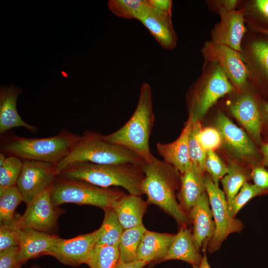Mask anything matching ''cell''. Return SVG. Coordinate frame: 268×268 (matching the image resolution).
<instances>
[{"label": "cell", "instance_id": "obj_35", "mask_svg": "<svg viewBox=\"0 0 268 268\" xmlns=\"http://www.w3.org/2000/svg\"><path fill=\"white\" fill-rule=\"evenodd\" d=\"M205 170L214 184L218 187L219 182L227 173L228 166L213 150L206 151Z\"/></svg>", "mask_w": 268, "mask_h": 268}, {"label": "cell", "instance_id": "obj_43", "mask_svg": "<svg viewBox=\"0 0 268 268\" xmlns=\"http://www.w3.org/2000/svg\"><path fill=\"white\" fill-rule=\"evenodd\" d=\"M148 264L146 262L139 260L128 263L119 262L116 268H142Z\"/></svg>", "mask_w": 268, "mask_h": 268}, {"label": "cell", "instance_id": "obj_11", "mask_svg": "<svg viewBox=\"0 0 268 268\" xmlns=\"http://www.w3.org/2000/svg\"><path fill=\"white\" fill-rule=\"evenodd\" d=\"M56 164L34 160H23L16 187L26 204L51 188L58 177Z\"/></svg>", "mask_w": 268, "mask_h": 268}, {"label": "cell", "instance_id": "obj_27", "mask_svg": "<svg viewBox=\"0 0 268 268\" xmlns=\"http://www.w3.org/2000/svg\"><path fill=\"white\" fill-rule=\"evenodd\" d=\"M146 230L142 224L124 230L118 246L119 262L128 263L136 261L137 249Z\"/></svg>", "mask_w": 268, "mask_h": 268}, {"label": "cell", "instance_id": "obj_17", "mask_svg": "<svg viewBox=\"0 0 268 268\" xmlns=\"http://www.w3.org/2000/svg\"><path fill=\"white\" fill-rule=\"evenodd\" d=\"M19 247L18 261L22 265L29 260L46 255L56 243L59 237L30 228L17 229Z\"/></svg>", "mask_w": 268, "mask_h": 268}, {"label": "cell", "instance_id": "obj_20", "mask_svg": "<svg viewBox=\"0 0 268 268\" xmlns=\"http://www.w3.org/2000/svg\"><path fill=\"white\" fill-rule=\"evenodd\" d=\"M22 92L19 87L12 85L1 86L0 88V134H3L9 130L17 127L26 128L35 132V127L24 122L16 109L18 95Z\"/></svg>", "mask_w": 268, "mask_h": 268}, {"label": "cell", "instance_id": "obj_5", "mask_svg": "<svg viewBox=\"0 0 268 268\" xmlns=\"http://www.w3.org/2000/svg\"><path fill=\"white\" fill-rule=\"evenodd\" d=\"M78 162L99 164L131 163L142 166L145 162L133 152L108 142L104 135L88 130L80 136L69 154L56 165L58 174L67 166Z\"/></svg>", "mask_w": 268, "mask_h": 268}, {"label": "cell", "instance_id": "obj_41", "mask_svg": "<svg viewBox=\"0 0 268 268\" xmlns=\"http://www.w3.org/2000/svg\"><path fill=\"white\" fill-rule=\"evenodd\" d=\"M149 5L156 10L171 13L172 1L171 0H147Z\"/></svg>", "mask_w": 268, "mask_h": 268}, {"label": "cell", "instance_id": "obj_40", "mask_svg": "<svg viewBox=\"0 0 268 268\" xmlns=\"http://www.w3.org/2000/svg\"><path fill=\"white\" fill-rule=\"evenodd\" d=\"M252 12L268 22V0H255L252 2Z\"/></svg>", "mask_w": 268, "mask_h": 268}, {"label": "cell", "instance_id": "obj_25", "mask_svg": "<svg viewBox=\"0 0 268 268\" xmlns=\"http://www.w3.org/2000/svg\"><path fill=\"white\" fill-rule=\"evenodd\" d=\"M174 236L146 230L137 249L136 260L148 263L153 261L160 262L166 256Z\"/></svg>", "mask_w": 268, "mask_h": 268}, {"label": "cell", "instance_id": "obj_31", "mask_svg": "<svg viewBox=\"0 0 268 268\" xmlns=\"http://www.w3.org/2000/svg\"><path fill=\"white\" fill-rule=\"evenodd\" d=\"M23 201L16 186L0 190V224L11 222L15 218V210Z\"/></svg>", "mask_w": 268, "mask_h": 268}, {"label": "cell", "instance_id": "obj_21", "mask_svg": "<svg viewBox=\"0 0 268 268\" xmlns=\"http://www.w3.org/2000/svg\"><path fill=\"white\" fill-rule=\"evenodd\" d=\"M250 79L264 78L268 81V41L256 39L242 41L240 52Z\"/></svg>", "mask_w": 268, "mask_h": 268}, {"label": "cell", "instance_id": "obj_37", "mask_svg": "<svg viewBox=\"0 0 268 268\" xmlns=\"http://www.w3.org/2000/svg\"><path fill=\"white\" fill-rule=\"evenodd\" d=\"M16 214L14 219L10 223L0 224V251L18 246L17 231L15 223L19 216Z\"/></svg>", "mask_w": 268, "mask_h": 268}, {"label": "cell", "instance_id": "obj_1", "mask_svg": "<svg viewBox=\"0 0 268 268\" xmlns=\"http://www.w3.org/2000/svg\"><path fill=\"white\" fill-rule=\"evenodd\" d=\"M142 169L144 178L141 190L147 197V203L159 207L181 227H187L191 220L177 201L175 194L180 187V173L154 156L149 161L144 162Z\"/></svg>", "mask_w": 268, "mask_h": 268}, {"label": "cell", "instance_id": "obj_24", "mask_svg": "<svg viewBox=\"0 0 268 268\" xmlns=\"http://www.w3.org/2000/svg\"><path fill=\"white\" fill-rule=\"evenodd\" d=\"M202 258L194 244L190 230L187 227H181L175 234L166 256L160 262L178 260L194 266L199 265Z\"/></svg>", "mask_w": 268, "mask_h": 268}, {"label": "cell", "instance_id": "obj_48", "mask_svg": "<svg viewBox=\"0 0 268 268\" xmlns=\"http://www.w3.org/2000/svg\"><path fill=\"white\" fill-rule=\"evenodd\" d=\"M6 158V155L2 152L0 153V166H1L5 162Z\"/></svg>", "mask_w": 268, "mask_h": 268}, {"label": "cell", "instance_id": "obj_42", "mask_svg": "<svg viewBox=\"0 0 268 268\" xmlns=\"http://www.w3.org/2000/svg\"><path fill=\"white\" fill-rule=\"evenodd\" d=\"M214 3L215 7L221 6L227 10L235 9L236 6L239 3L237 0H220L212 1Z\"/></svg>", "mask_w": 268, "mask_h": 268}, {"label": "cell", "instance_id": "obj_33", "mask_svg": "<svg viewBox=\"0 0 268 268\" xmlns=\"http://www.w3.org/2000/svg\"><path fill=\"white\" fill-rule=\"evenodd\" d=\"M201 128L200 121L192 123L191 129L189 138V151L191 161L202 174L205 172L206 151L198 142L196 135Z\"/></svg>", "mask_w": 268, "mask_h": 268}, {"label": "cell", "instance_id": "obj_14", "mask_svg": "<svg viewBox=\"0 0 268 268\" xmlns=\"http://www.w3.org/2000/svg\"><path fill=\"white\" fill-rule=\"evenodd\" d=\"M216 127L222 143L231 154L244 159H253L258 157L257 150L251 138L222 113L217 115Z\"/></svg>", "mask_w": 268, "mask_h": 268}, {"label": "cell", "instance_id": "obj_44", "mask_svg": "<svg viewBox=\"0 0 268 268\" xmlns=\"http://www.w3.org/2000/svg\"><path fill=\"white\" fill-rule=\"evenodd\" d=\"M261 151L263 155V165L268 168V141L262 144Z\"/></svg>", "mask_w": 268, "mask_h": 268}, {"label": "cell", "instance_id": "obj_47", "mask_svg": "<svg viewBox=\"0 0 268 268\" xmlns=\"http://www.w3.org/2000/svg\"><path fill=\"white\" fill-rule=\"evenodd\" d=\"M262 118L268 123V103H264L261 109Z\"/></svg>", "mask_w": 268, "mask_h": 268}, {"label": "cell", "instance_id": "obj_32", "mask_svg": "<svg viewBox=\"0 0 268 268\" xmlns=\"http://www.w3.org/2000/svg\"><path fill=\"white\" fill-rule=\"evenodd\" d=\"M23 166V160L14 156L6 157L0 166V190L16 186Z\"/></svg>", "mask_w": 268, "mask_h": 268}, {"label": "cell", "instance_id": "obj_30", "mask_svg": "<svg viewBox=\"0 0 268 268\" xmlns=\"http://www.w3.org/2000/svg\"><path fill=\"white\" fill-rule=\"evenodd\" d=\"M119 259L118 247L96 245L85 264L89 268H116Z\"/></svg>", "mask_w": 268, "mask_h": 268}, {"label": "cell", "instance_id": "obj_45", "mask_svg": "<svg viewBox=\"0 0 268 268\" xmlns=\"http://www.w3.org/2000/svg\"><path fill=\"white\" fill-rule=\"evenodd\" d=\"M249 23L250 26L255 31L263 34L268 37V28L262 26L254 23Z\"/></svg>", "mask_w": 268, "mask_h": 268}, {"label": "cell", "instance_id": "obj_49", "mask_svg": "<svg viewBox=\"0 0 268 268\" xmlns=\"http://www.w3.org/2000/svg\"><path fill=\"white\" fill-rule=\"evenodd\" d=\"M30 268H42L39 265H32Z\"/></svg>", "mask_w": 268, "mask_h": 268}, {"label": "cell", "instance_id": "obj_39", "mask_svg": "<svg viewBox=\"0 0 268 268\" xmlns=\"http://www.w3.org/2000/svg\"><path fill=\"white\" fill-rule=\"evenodd\" d=\"M254 185L260 189L263 194H268V170L258 165L253 168L250 173Z\"/></svg>", "mask_w": 268, "mask_h": 268}, {"label": "cell", "instance_id": "obj_46", "mask_svg": "<svg viewBox=\"0 0 268 268\" xmlns=\"http://www.w3.org/2000/svg\"><path fill=\"white\" fill-rule=\"evenodd\" d=\"M193 268H211L208 262L205 252H204L202 260L199 265L192 266Z\"/></svg>", "mask_w": 268, "mask_h": 268}, {"label": "cell", "instance_id": "obj_12", "mask_svg": "<svg viewBox=\"0 0 268 268\" xmlns=\"http://www.w3.org/2000/svg\"><path fill=\"white\" fill-rule=\"evenodd\" d=\"M98 238V229L70 239L59 237L46 255L51 256L67 266L77 267L85 264Z\"/></svg>", "mask_w": 268, "mask_h": 268}, {"label": "cell", "instance_id": "obj_3", "mask_svg": "<svg viewBox=\"0 0 268 268\" xmlns=\"http://www.w3.org/2000/svg\"><path fill=\"white\" fill-rule=\"evenodd\" d=\"M152 89L147 82L141 85L136 108L129 120L120 129L104 138L137 155L145 162L153 156L149 139L155 121L153 110Z\"/></svg>", "mask_w": 268, "mask_h": 268}, {"label": "cell", "instance_id": "obj_13", "mask_svg": "<svg viewBox=\"0 0 268 268\" xmlns=\"http://www.w3.org/2000/svg\"><path fill=\"white\" fill-rule=\"evenodd\" d=\"M216 9L220 16V21L215 24L211 31V41L240 52L247 32L243 10H227L221 6L216 7Z\"/></svg>", "mask_w": 268, "mask_h": 268}, {"label": "cell", "instance_id": "obj_2", "mask_svg": "<svg viewBox=\"0 0 268 268\" xmlns=\"http://www.w3.org/2000/svg\"><path fill=\"white\" fill-rule=\"evenodd\" d=\"M64 179L82 181L102 187H121L129 194L143 195L142 166L131 163L99 164L78 162L70 164L58 174Z\"/></svg>", "mask_w": 268, "mask_h": 268}, {"label": "cell", "instance_id": "obj_6", "mask_svg": "<svg viewBox=\"0 0 268 268\" xmlns=\"http://www.w3.org/2000/svg\"><path fill=\"white\" fill-rule=\"evenodd\" d=\"M234 88L218 64L205 61L202 73L195 82L189 100V118L200 121L208 110Z\"/></svg>", "mask_w": 268, "mask_h": 268}, {"label": "cell", "instance_id": "obj_36", "mask_svg": "<svg viewBox=\"0 0 268 268\" xmlns=\"http://www.w3.org/2000/svg\"><path fill=\"white\" fill-rule=\"evenodd\" d=\"M197 139L205 151L213 150L221 144V135L216 129L208 127L201 128L197 133Z\"/></svg>", "mask_w": 268, "mask_h": 268}, {"label": "cell", "instance_id": "obj_28", "mask_svg": "<svg viewBox=\"0 0 268 268\" xmlns=\"http://www.w3.org/2000/svg\"><path fill=\"white\" fill-rule=\"evenodd\" d=\"M108 7L118 17L139 20L149 5L147 0H110Z\"/></svg>", "mask_w": 268, "mask_h": 268}, {"label": "cell", "instance_id": "obj_19", "mask_svg": "<svg viewBox=\"0 0 268 268\" xmlns=\"http://www.w3.org/2000/svg\"><path fill=\"white\" fill-rule=\"evenodd\" d=\"M139 21L162 48L170 50L175 47L177 37L172 24L171 13L160 11L149 5Z\"/></svg>", "mask_w": 268, "mask_h": 268}, {"label": "cell", "instance_id": "obj_38", "mask_svg": "<svg viewBox=\"0 0 268 268\" xmlns=\"http://www.w3.org/2000/svg\"><path fill=\"white\" fill-rule=\"evenodd\" d=\"M19 250V246H16L0 251V268H21Z\"/></svg>", "mask_w": 268, "mask_h": 268}, {"label": "cell", "instance_id": "obj_18", "mask_svg": "<svg viewBox=\"0 0 268 268\" xmlns=\"http://www.w3.org/2000/svg\"><path fill=\"white\" fill-rule=\"evenodd\" d=\"M192 122L188 119L180 135L170 143H156V150L166 162L170 164L181 174L188 170L192 166L189 156V138Z\"/></svg>", "mask_w": 268, "mask_h": 268}, {"label": "cell", "instance_id": "obj_4", "mask_svg": "<svg viewBox=\"0 0 268 268\" xmlns=\"http://www.w3.org/2000/svg\"><path fill=\"white\" fill-rule=\"evenodd\" d=\"M67 130L48 137L27 138L11 135L3 138L0 152L22 160H34L57 164L65 158L80 138Z\"/></svg>", "mask_w": 268, "mask_h": 268}, {"label": "cell", "instance_id": "obj_26", "mask_svg": "<svg viewBox=\"0 0 268 268\" xmlns=\"http://www.w3.org/2000/svg\"><path fill=\"white\" fill-rule=\"evenodd\" d=\"M104 217L99 230L96 245L118 247L124 231L118 217L112 207L104 210Z\"/></svg>", "mask_w": 268, "mask_h": 268}, {"label": "cell", "instance_id": "obj_7", "mask_svg": "<svg viewBox=\"0 0 268 268\" xmlns=\"http://www.w3.org/2000/svg\"><path fill=\"white\" fill-rule=\"evenodd\" d=\"M124 195V192L115 188H102L58 177L51 188V200L56 206L72 203L95 206L104 210L112 207Z\"/></svg>", "mask_w": 268, "mask_h": 268}, {"label": "cell", "instance_id": "obj_10", "mask_svg": "<svg viewBox=\"0 0 268 268\" xmlns=\"http://www.w3.org/2000/svg\"><path fill=\"white\" fill-rule=\"evenodd\" d=\"M201 51L205 61L218 64L234 89L240 90L248 84L249 73L240 52L211 40L204 43Z\"/></svg>", "mask_w": 268, "mask_h": 268}, {"label": "cell", "instance_id": "obj_9", "mask_svg": "<svg viewBox=\"0 0 268 268\" xmlns=\"http://www.w3.org/2000/svg\"><path fill=\"white\" fill-rule=\"evenodd\" d=\"M23 214H19L15 227L17 229L30 228L50 233L58 228V219L64 209L52 203L51 188L26 203Z\"/></svg>", "mask_w": 268, "mask_h": 268}, {"label": "cell", "instance_id": "obj_8", "mask_svg": "<svg viewBox=\"0 0 268 268\" xmlns=\"http://www.w3.org/2000/svg\"><path fill=\"white\" fill-rule=\"evenodd\" d=\"M205 187L215 226L207 248V251L212 253L219 249L228 235L240 232L244 225L241 220L230 215L224 192L214 184L208 175L205 177Z\"/></svg>", "mask_w": 268, "mask_h": 268}, {"label": "cell", "instance_id": "obj_23", "mask_svg": "<svg viewBox=\"0 0 268 268\" xmlns=\"http://www.w3.org/2000/svg\"><path fill=\"white\" fill-rule=\"evenodd\" d=\"M147 204L141 196L125 194L114 202L112 208L124 230L143 224L142 217Z\"/></svg>", "mask_w": 268, "mask_h": 268}, {"label": "cell", "instance_id": "obj_22", "mask_svg": "<svg viewBox=\"0 0 268 268\" xmlns=\"http://www.w3.org/2000/svg\"><path fill=\"white\" fill-rule=\"evenodd\" d=\"M205 192V176L194 164L186 172L180 173V187L177 198L180 205L188 214Z\"/></svg>", "mask_w": 268, "mask_h": 268}, {"label": "cell", "instance_id": "obj_34", "mask_svg": "<svg viewBox=\"0 0 268 268\" xmlns=\"http://www.w3.org/2000/svg\"><path fill=\"white\" fill-rule=\"evenodd\" d=\"M263 195L262 191L254 184L246 182L237 194L227 202L230 215L235 218L240 209L253 198Z\"/></svg>", "mask_w": 268, "mask_h": 268}, {"label": "cell", "instance_id": "obj_29", "mask_svg": "<svg viewBox=\"0 0 268 268\" xmlns=\"http://www.w3.org/2000/svg\"><path fill=\"white\" fill-rule=\"evenodd\" d=\"M228 168L227 173L221 180L227 202L237 194L251 178L250 174L235 163L231 162Z\"/></svg>", "mask_w": 268, "mask_h": 268}, {"label": "cell", "instance_id": "obj_15", "mask_svg": "<svg viewBox=\"0 0 268 268\" xmlns=\"http://www.w3.org/2000/svg\"><path fill=\"white\" fill-rule=\"evenodd\" d=\"M240 93L229 101L228 108L252 139L257 143H260L263 119L261 109L251 92L244 91Z\"/></svg>", "mask_w": 268, "mask_h": 268}, {"label": "cell", "instance_id": "obj_16", "mask_svg": "<svg viewBox=\"0 0 268 268\" xmlns=\"http://www.w3.org/2000/svg\"><path fill=\"white\" fill-rule=\"evenodd\" d=\"M193 224L192 233L194 244L198 251L205 252L215 231V223L209 198L204 192L199 198L188 213Z\"/></svg>", "mask_w": 268, "mask_h": 268}]
</instances>
